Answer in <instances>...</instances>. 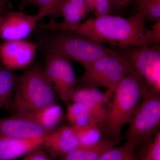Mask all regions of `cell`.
<instances>
[{
	"mask_svg": "<svg viewBox=\"0 0 160 160\" xmlns=\"http://www.w3.org/2000/svg\"><path fill=\"white\" fill-rule=\"evenodd\" d=\"M145 21L144 15L140 12L128 18L108 15L88 19L72 31L118 48H143L149 46Z\"/></svg>",
	"mask_w": 160,
	"mask_h": 160,
	"instance_id": "1",
	"label": "cell"
},
{
	"mask_svg": "<svg viewBox=\"0 0 160 160\" xmlns=\"http://www.w3.org/2000/svg\"><path fill=\"white\" fill-rule=\"evenodd\" d=\"M150 88L133 69L124 78L113 92V102L98 126L109 138L119 143L124 126L129 124L140 101Z\"/></svg>",
	"mask_w": 160,
	"mask_h": 160,
	"instance_id": "2",
	"label": "cell"
},
{
	"mask_svg": "<svg viewBox=\"0 0 160 160\" xmlns=\"http://www.w3.org/2000/svg\"><path fill=\"white\" fill-rule=\"evenodd\" d=\"M56 102V92L44 68L34 66L20 76L13 97L6 107L12 115L25 116Z\"/></svg>",
	"mask_w": 160,
	"mask_h": 160,
	"instance_id": "3",
	"label": "cell"
},
{
	"mask_svg": "<svg viewBox=\"0 0 160 160\" xmlns=\"http://www.w3.org/2000/svg\"><path fill=\"white\" fill-rule=\"evenodd\" d=\"M52 30L54 33L41 43L46 53L59 55L84 67L100 58L118 55L104 44L76 32Z\"/></svg>",
	"mask_w": 160,
	"mask_h": 160,
	"instance_id": "4",
	"label": "cell"
},
{
	"mask_svg": "<svg viewBox=\"0 0 160 160\" xmlns=\"http://www.w3.org/2000/svg\"><path fill=\"white\" fill-rule=\"evenodd\" d=\"M84 68L85 72L78 78V82L82 85L106 87V93L110 97L124 78L134 69L119 54L100 58Z\"/></svg>",
	"mask_w": 160,
	"mask_h": 160,
	"instance_id": "5",
	"label": "cell"
},
{
	"mask_svg": "<svg viewBox=\"0 0 160 160\" xmlns=\"http://www.w3.org/2000/svg\"><path fill=\"white\" fill-rule=\"evenodd\" d=\"M125 136L135 145L148 142L160 124V93L150 89L140 101L130 120Z\"/></svg>",
	"mask_w": 160,
	"mask_h": 160,
	"instance_id": "6",
	"label": "cell"
},
{
	"mask_svg": "<svg viewBox=\"0 0 160 160\" xmlns=\"http://www.w3.org/2000/svg\"><path fill=\"white\" fill-rule=\"evenodd\" d=\"M116 50L130 63L150 89L160 92V46L125 47Z\"/></svg>",
	"mask_w": 160,
	"mask_h": 160,
	"instance_id": "7",
	"label": "cell"
},
{
	"mask_svg": "<svg viewBox=\"0 0 160 160\" xmlns=\"http://www.w3.org/2000/svg\"><path fill=\"white\" fill-rule=\"evenodd\" d=\"M44 70L61 99L69 102L70 92L78 82L70 60L59 55L47 53Z\"/></svg>",
	"mask_w": 160,
	"mask_h": 160,
	"instance_id": "8",
	"label": "cell"
},
{
	"mask_svg": "<svg viewBox=\"0 0 160 160\" xmlns=\"http://www.w3.org/2000/svg\"><path fill=\"white\" fill-rule=\"evenodd\" d=\"M38 22L36 14L8 10L0 17V40H25L31 35Z\"/></svg>",
	"mask_w": 160,
	"mask_h": 160,
	"instance_id": "9",
	"label": "cell"
},
{
	"mask_svg": "<svg viewBox=\"0 0 160 160\" xmlns=\"http://www.w3.org/2000/svg\"><path fill=\"white\" fill-rule=\"evenodd\" d=\"M40 43L25 40L4 41L0 44V62L7 69L13 70L29 66L34 59Z\"/></svg>",
	"mask_w": 160,
	"mask_h": 160,
	"instance_id": "10",
	"label": "cell"
},
{
	"mask_svg": "<svg viewBox=\"0 0 160 160\" xmlns=\"http://www.w3.org/2000/svg\"><path fill=\"white\" fill-rule=\"evenodd\" d=\"M50 132L26 117L12 115L0 118V136L32 139L47 135Z\"/></svg>",
	"mask_w": 160,
	"mask_h": 160,
	"instance_id": "11",
	"label": "cell"
},
{
	"mask_svg": "<svg viewBox=\"0 0 160 160\" xmlns=\"http://www.w3.org/2000/svg\"><path fill=\"white\" fill-rule=\"evenodd\" d=\"M93 11L86 0H65L60 8V13L63 18L62 23L51 21L43 25L42 29L50 30L73 31L86 15Z\"/></svg>",
	"mask_w": 160,
	"mask_h": 160,
	"instance_id": "12",
	"label": "cell"
},
{
	"mask_svg": "<svg viewBox=\"0 0 160 160\" xmlns=\"http://www.w3.org/2000/svg\"><path fill=\"white\" fill-rule=\"evenodd\" d=\"M79 146L78 140L72 126H62L47 136L42 147L52 159L61 157Z\"/></svg>",
	"mask_w": 160,
	"mask_h": 160,
	"instance_id": "13",
	"label": "cell"
},
{
	"mask_svg": "<svg viewBox=\"0 0 160 160\" xmlns=\"http://www.w3.org/2000/svg\"><path fill=\"white\" fill-rule=\"evenodd\" d=\"M47 135L32 139L0 136V160H13L27 154L42 146Z\"/></svg>",
	"mask_w": 160,
	"mask_h": 160,
	"instance_id": "14",
	"label": "cell"
},
{
	"mask_svg": "<svg viewBox=\"0 0 160 160\" xmlns=\"http://www.w3.org/2000/svg\"><path fill=\"white\" fill-rule=\"evenodd\" d=\"M114 141L107 137L89 146H79L61 157L62 160H98L102 154L115 145Z\"/></svg>",
	"mask_w": 160,
	"mask_h": 160,
	"instance_id": "15",
	"label": "cell"
},
{
	"mask_svg": "<svg viewBox=\"0 0 160 160\" xmlns=\"http://www.w3.org/2000/svg\"><path fill=\"white\" fill-rule=\"evenodd\" d=\"M63 115L62 107L55 103L30 114L22 116L26 117L32 120L47 130L52 132L59 124Z\"/></svg>",
	"mask_w": 160,
	"mask_h": 160,
	"instance_id": "16",
	"label": "cell"
},
{
	"mask_svg": "<svg viewBox=\"0 0 160 160\" xmlns=\"http://www.w3.org/2000/svg\"><path fill=\"white\" fill-rule=\"evenodd\" d=\"M69 102L81 103L87 106L91 111L97 125L102 120L106 113L107 110L106 108L100 107L92 100L86 85L76 86L70 92Z\"/></svg>",
	"mask_w": 160,
	"mask_h": 160,
	"instance_id": "17",
	"label": "cell"
},
{
	"mask_svg": "<svg viewBox=\"0 0 160 160\" xmlns=\"http://www.w3.org/2000/svg\"><path fill=\"white\" fill-rule=\"evenodd\" d=\"M19 76L12 70L0 64V97L4 107L11 101L17 86Z\"/></svg>",
	"mask_w": 160,
	"mask_h": 160,
	"instance_id": "18",
	"label": "cell"
},
{
	"mask_svg": "<svg viewBox=\"0 0 160 160\" xmlns=\"http://www.w3.org/2000/svg\"><path fill=\"white\" fill-rule=\"evenodd\" d=\"M67 118L73 127H83L90 124H96L91 111L85 105L72 103L67 107Z\"/></svg>",
	"mask_w": 160,
	"mask_h": 160,
	"instance_id": "19",
	"label": "cell"
},
{
	"mask_svg": "<svg viewBox=\"0 0 160 160\" xmlns=\"http://www.w3.org/2000/svg\"><path fill=\"white\" fill-rule=\"evenodd\" d=\"M72 127L77 136L79 146L92 145L102 139V132L97 125L90 124L83 127Z\"/></svg>",
	"mask_w": 160,
	"mask_h": 160,
	"instance_id": "20",
	"label": "cell"
},
{
	"mask_svg": "<svg viewBox=\"0 0 160 160\" xmlns=\"http://www.w3.org/2000/svg\"><path fill=\"white\" fill-rule=\"evenodd\" d=\"M135 146L132 142L127 141L124 146L109 149L98 160H138L134 154Z\"/></svg>",
	"mask_w": 160,
	"mask_h": 160,
	"instance_id": "21",
	"label": "cell"
},
{
	"mask_svg": "<svg viewBox=\"0 0 160 160\" xmlns=\"http://www.w3.org/2000/svg\"><path fill=\"white\" fill-rule=\"evenodd\" d=\"M139 11L144 15L145 19L158 21L160 18V0H141Z\"/></svg>",
	"mask_w": 160,
	"mask_h": 160,
	"instance_id": "22",
	"label": "cell"
},
{
	"mask_svg": "<svg viewBox=\"0 0 160 160\" xmlns=\"http://www.w3.org/2000/svg\"><path fill=\"white\" fill-rule=\"evenodd\" d=\"M146 150L142 155L141 160H160V132L158 131L152 140L148 142Z\"/></svg>",
	"mask_w": 160,
	"mask_h": 160,
	"instance_id": "23",
	"label": "cell"
},
{
	"mask_svg": "<svg viewBox=\"0 0 160 160\" xmlns=\"http://www.w3.org/2000/svg\"><path fill=\"white\" fill-rule=\"evenodd\" d=\"M92 100L98 106L103 108H106L105 104L110 98L107 93H105L95 86L86 85Z\"/></svg>",
	"mask_w": 160,
	"mask_h": 160,
	"instance_id": "24",
	"label": "cell"
},
{
	"mask_svg": "<svg viewBox=\"0 0 160 160\" xmlns=\"http://www.w3.org/2000/svg\"><path fill=\"white\" fill-rule=\"evenodd\" d=\"M146 35L149 45L158 46L160 42V20H158L151 29H147Z\"/></svg>",
	"mask_w": 160,
	"mask_h": 160,
	"instance_id": "25",
	"label": "cell"
},
{
	"mask_svg": "<svg viewBox=\"0 0 160 160\" xmlns=\"http://www.w3.org/2000/svg\"><path fill=\"white\" fill-rule=\"evenodd\" d=\"M112 0H97L94 5L95 15L96 17H101L109 14Z\"/></svg>",
	"mask_w": 160,
	"mask_h": 160,
	"instance_id": "26",
	"label": "cell"
},
{
	"mask_svg": "<svg viewBox=\"0 0 160 160\" xmlns=\"http://www.w3.org/2000/svg\"><path fill=\"white\" fill-rule=\"evenodd\" d=\"M42 146L32 149L26 154L23 160H50Z\"/></svg>",
	"mask_w": 160,
	"mask_h": 160,
	"instance_id": "27",
	"label": "cell"
},
{
	"mask_svg": "<svg viewBox=\"0 0 160 160\" xmlns=\"http://www.w3.org/2000/svg\"><path fill=\"white\" fill-rule=\"evenodd\" d=\"M11 7L9 0H0V17L8 11V9Z\"/></svg>",
	"mask_w": 160,
	"mask_h": 160,
	"instance_id": "28",
	"label": "cell"
},
{
	"mask_svg": "<svg viewBox=\"0 0 160 160\" xmlns=\"http://www.w3.org/2000/svg\"><path fill=\"white\" fill-rule=\"evenodd\" d=\"M141 0H117L115 2H112L115 6L120 8H124L129 6V4L133 2H139Z\"/></svg>",
	"mask_w": 160,
	"mask_h": 160,
	"instance_id": "29",
	"label": "cell"
},
{
	"mask_svg": "<svg viewBox=\"0 0 160 160\" xmlns=\"http://www.w3.org/2000/svg\"><path fill=\"white\" fill-rule=\"evenodd\" d=\"M97 0H86L87 2L89 4V6L91 7L92 9H93H93H94V3Z\"/></svg>",
	"mask_w": 160,
	"mask_h": 160,
	"instance_id": "30",
	"label": "cell"
},
{
	"mask_svg": "<svg viewBox=\"0 0 160 160\" xmlns=\"http://www.w3.org/2000/svg\"><path fill=\"white\" fill-rule=\"evenodd\" d=\"M4 107L3 106V103L2 102V99H1V97H0V109L2 108V107Z\"/></svg>",
	"mask_w": 160,
	"mask_h": 160,
	"instance_id": "31",
	"label": "cell"
},
{
	"mask_svg": "<svg viewBox=\"0 0 160 160\" xmlns=\"http://www.w3.org/2000/svg\"><path fill=\"white\" fill-rule=\"evenodd\" d=\"M117 1V0H112V2H115V1Z\"/></svg>",
	"mask_w": 160,
	"mask_h": 160,
	"instance_id": "32",
	"label": "cell"
},
{
	"mask_svg": "<svg viewBox=\"0 0 160 160\" xmlns=\"http://www.w3.org/2000/svg\"><path fill=\"white\" fill-rule=\"evenodd\" d=\"M50 160H52V159L50 158Z\"/></svg>",
	"mask_w": 160,
	"mask_h": 160,
	"instance_id": "33",
	"label": "cell"
}]
</instances>
